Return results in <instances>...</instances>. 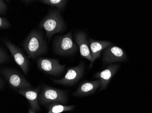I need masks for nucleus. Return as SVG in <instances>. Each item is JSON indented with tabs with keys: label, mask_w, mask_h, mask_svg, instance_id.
Instances as JSON below:
<instances>
[{
	"label": "nucleus",
	"mask_w": 152,
	"mask_h": 113,
	"mask_svg": "<svg viewBox=\"0 0 152 113\" xmlns=\"http://www.w3.org/2000/svg\"><path fill=\"white\" fill-rule=\"evenodd\" d=\"M26 52L31 59H35L47 53L48 46L42 31L37 30H31L23 43Z\"/></svg>",
	"instance_id": "nucleus-1"
},
{
	"label": "nucleus",
	"mask_w": 152,
	"mask_h": 113,
	"mask_svg": "<svg viewBox=\"0 0 152 113\" xmlns=\"http://www.w3.org/2000/svg\"><path fill=\"white\" fill-rule=\"evenodd\" d=\"M72 32L59 35L53 42V50L58 55L61 56H69L75 54L78 49L77 45L73 41Z\"/></svg>",
	"instance_id": "nucleus-3"
},
{
	"label": "nucleus",
	"mask_w": 152,
	"mask_h": 113,
	"mask_svg": "<svg viewBox=\"0 0 152 113\" xmlns=\"http://www.w3.org/2000/svg\"><path fill=\"white\" fill-rule=\"evenodd\" d=\"M3 42L10 51L16 63L19 66L25 74H27L28 72L29 61L27 57L20 48L12 43L10 41L4 40Z\"/></svg>",
	"instance_id": "nucleus-9"
},
{
	"label": "nucleus",
	"mask_w": 152,
	"mask_h": 113,
	"mask_svg": "<svg viewBox=\"0 0 152 113\" xmlns=\"http://www.w3.org/2000/svg\"><path fill=\"white\" fill-rule=\"evenodd\" d=\"M119 67V64H110L105 69L96 73L95 74L94 78L99 79L101 82L100 90L106 89L113 77L118 71Z\"/></svg>",
	"instance_id": "nucleus-10"
},
{
	"label": "nucleus",
	"mask_w": 152,
	"mask_h": 113,
	"mask_svg": "<svg viewBox=\"0 0 152 113\" xmlns=\"http://www.w3.org/2000/svg\"><path fill=\"white\" fill-rule=\"evenodd\" d=\"M41 86H38L36 88H28L25 90L17 91L20 95H22L27 99L30 104L31 108L35 112L40 110L38 97L41 91Z\"/></svg>",
	"instance_id": "nucleus-13"
},
{
	"label": "nucleus",
	"mask_w": 152,
	"mask_h": 113,
	"mask_svg": "<svg viewBox=\"0 0 152 113\" xmlns=\"http://www.w3.org/2000/svg\"><path fill=\"white\" fill-rule=\"evenodd\" d=\"M10 23L8 19L3 17H0V29H6L9 28Z\"/></svg>",
	"instance_id": "nucleus-18"
},
{
	"label": "nucleus",
	"mask_w": 152,
	"mask_h": 113,
	"mask_svg": "<svg viewBox=\"0 0 152 113\" xmlns=\"http://www.w3.org/2000/svg\"><path fill=\"white\" fill-rule=\"evenodd\" d=\"M127 59L125 51L121 48L112 44L102 51V62L104 64H111L117 62H123Z\"/></svg>",
	"instance_id": "nucleus-8"
},
{
	"label": "nucleus",
	"mask_w": 152,
	"mask_h": 113,
	"mask_svg": "<svg viewBox=\"0 0 152 113\" xmlns=\"http://www.w3.org/2000/svg\"><path fill=\"white\" fill-rule=\"evenodd\" d=\"M1 73L9 85L14 90H23L33 88L30 83L17 71L8 68H3Z\"/></svg>",
	"instance_id": "nucleus-5"
},
{
	"label": "nucleus",
	"mask_w": 152,
	"mask_h": 113,
	"mask_svg": "<svg viewBox=\"0 0 152 113\" xmlns=\"http://www.w3.org/2000/svg\"><path fill=\"white\" fill-rule=\"evenodd\" d=\"M9 60V56L3 48H0V63L3 64L7 63Z\"/></svg>",
	"instance_id": "nucleus-17"
},
{
	"label": "nucleus",
	"mask_w": 152,
	"mask_h": 113,
	"mask_svg": "<svg viewBox=\"0 0 152 113\" xmlns=\"http://www.w3.org/2000/svg\"><path fill=\"white\" fill-rule=\"evenodd\" d=\"M85 65L81 62L77 66L68 68L65 75L62 78L55 80L51 79L52 81L61 85L71 86L78 82L84 74Z\"/></svg>",
	"instance_id": "nucleus-6"
},
{
	"label": "nucleus",
	"mask_w": 152,
	"mask_h": 113,
	"mask_svg": "<svg viewBox=\"0 0 152 113\" xmlns=\"http://www.w3.org/2000/svg\"><path fill=\"white\" fill-rule=\"evenodd\" d=\"M101 82L99 79L93 81H84L79 84L77 90L73 93L75 96L81 97L89 96L95 93L99 87H101Z\"/></svg>",
	"instance_id": "nucleus-12"
},
{
	"label": "nucleus",
	"mask_w": 152,
	"mask_h": 113,
	"mask_svg": "<svg viewBox=\"0 0 152 113\" xmlns=\"http://www.w3.org/2000/svg\"><path fill=\"white\" fill-rule=\"evenodd\" d=\"M40 70L50 75L58 76L64 72L65 65H61L58 60L54 58H40L37 60Z\"/></svg>",
	"instance_id": "nucleus-7"
},
{
	"label": "nucleus",
	"mask_w": 152,
	"mask_h": 113,
	"mask_svg": "<svg viewBox=\"0 0 152 113\" xmlns=\"http://www.w3.org/2000/svg\"><path fill=\"white\" fill-rule=\"evenodd\" d=\"M28 113H36V112H35V111H33V110H32V109H31V108H29V109Z\"/></svg>",
	"instance_id": "nucleus-21"
},
{
	"label": "nucleus",
	"mask_w": 152,
	"mask_h": 113,
	"mask_svg": "<svg viewBox=\"0 0 152 113\" xmlns=\"http://www.w3.org/2000/svg\"><path fill=\"white\" fill-rule=\"evenodd\" d=\"M48 109L47 113H61L65 111H72L75 107L74 105H64L59 103H53L46 105Z\"/></svg>",
	"instance_id": "nucleus-15"
},
{
	"label": "nucleus",
	"mask_w": 152,
	"mask_h": 113,
	"mask_svg": "<svg viewBox=\"0 0 152 113\" xmlns=\"http://www.w3.org/2000/svg\"><path fill=\"white\" fill-rule=\"evenodd\" d=\"M67 100L66 91L58 88L43 85L38 97L40 104L47 105L53 103L65 104Z\"/></svg>",
	"instance_id": "nucleus-4"
},
{
	"label": "nucleus",
	"mask_w": 152,
	"mask_h": 113,
	"mask_svg": "<svg viewBox=\"0 0 152 113\" xmlns=\"http://www.w3.org/2000/svg\"><path fill=\"white\" fill-rule=\"evenodd\" d=\"M39 2L53 7H57L60 11L65 8L68 1L66 0H40Z\"/></svg>",
	"instance_id": "nucleus-16"
},
{
	"label": "nucleus",
	"mask_w": 152,
	"mask_h": 113,
	"mask_svg": "<svg viewBox=\"0 0 152 113\" xmlns=\"http://www.w3.org/2000/svg\"><path fill=\"white\" fill-rule=\"evenodd\" d=\"M39 27L46 31V36L51 39L58 33L65 30L66 24L58 9H51L39 23Z\"/></svg>",
	"instance_id": "nucleus-2"
},
{
	"label": "nucleus",
	"mask_w": 152,
	"mask_h": 113,
	"mask_svg": "<svg viewBox=\"0 0 152 113\" xmlns=\"http://www.w3.org/2000/svg\"><path fill=\"white\" fill-rule=\"evenodd\" d=\"M22 1L24 2V3H27V4H29L33 1Z\"/></svg>",
	"instance_id": "nucleus-20"
},
{
	"label": "nucleus",
	"mask_w": 152,
	"mask_h": 113,
	"mask_svg": "<svg viewBox=\"0 0 152 113\" xmlns=\"http://www.w3.org/2000/svg\"><path fill=\"white\" fill-rule=\"evenodd\" d=\"M90 49L92 53V58L89 67H92V64L97 58L100 57L102 52L107 47L112 45V43L107 41L96 40L92 38L88 39Z\"/></svg>",
	"instance_id": "nucleus-14"
},
{
	"label": "nucleus",
	"mask_w": 152,
	"mask_h": 113,
	"mask_svg": "<svg viewBox=\"0 0 152 113\" xmlns=\"http://www.w3.org/2000/svg\"><path fill=\"white\" fill-rule=\"evenodd\" d=\"M8 10L7 4L3 1H0V14L1 15H5Z\"/></svg>",
	"instance_id": "nucleus-19"
},
{
	"label": "nucleus",
	"mask_w": 152,
	"mask_h": 113,
	"mask_svg": "<svg viewBox=\"0 0 152 113\" xmlns=\"http://www.w3.org/2000/svg\"><path fill=\"white\" fill-rule=\"evenodd\" d=\"M74 38L77 45L79 47L81 56L91 62L93 57L87 34L83 31H78L74 35Z\"/></svg>",
	"instance_id": "nucleus-11"
}]
</instances>
